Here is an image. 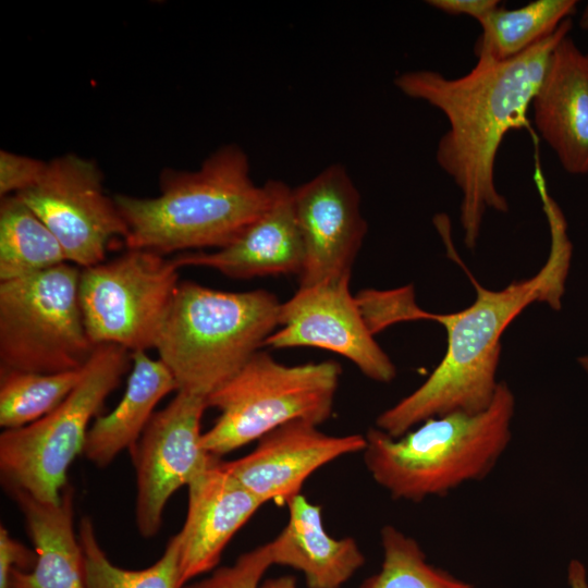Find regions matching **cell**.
<instances>
[{
  "instance_id": "d4e9b609",
  "label": "cell",
  "mask_w": 588,
  "mask_h": 588,
  "mask_svg": "<svg viewBox=\"0 0 588 588\" xmlns=\"http://www.w3.org/2000/svg\"><path fill=\"white\" fill-rule=\"evenodd\" d=\"M383 561L379 572L358 588H473L449 572L430 564L419 543L394 526L381 529Z\"/></svg>"
},
{
  "instance_id": "8fae6325",
  "label": "cell",
  "mask_w": 588,
  "mask_h": 588,
  "mask_svg": "<svg viewBox=\"0 0 588 588\" xmlns=\"http://www.w3.org/2000/svg\"><path fill=\"white\" fill-rule=\"evenodd\" d=\"M206 408L207 399L176 391L166 407L155 412L130 450L136 474L135 522L145 538L160 530L173 493L219 458L201 444L200 422Z\"/></svg>"
},
{
  "instance_id": "6da1fadb",
  "label": "cell",
  "mask_w": 588,
  "mask_h": 588,
  "mask_svg": "<svg viewBox=\"0 0 588 588\" xmlns=\"http://www.w3.org/2000/svg\"><path fill=\"white\" fill-rule=\"evenodd\" d=\"M571 28L572 21L566 19L552 35L504 61L478 58L461 77L418 70L394 79L404 95L428 102L448 119L449 130L438 143L436 160L461 192L460 223L469 249L477 244L486 210H509L494 183L499 147L509 131L527 124V110L551 54Z\"/></svg>"
},
{
  "instance_id": "836d02e7",
  "label": "cell",
  "mask_w": 588,
  "mask_h": 588,
  "mask_svg": "<svg viewBox=\"0 0 588 588\" xmlns=\"http://www.w3.org/2000/svg\"><path fill=\"white\" fill-rule=\"evenodd\" d=\"M581 24H584L586 27H588V7L584 14V17L581 19Z\"/></svg>"
},
{
  "instance_id": "ffe728a7",
  "label": "cell",
  "mask_w": 588,
  "mask_h": 588,
  "mask_svg": "<svg viewBox=\"0 0 588 588\" xmlns=\"http://www.w3.org/2000/svg\"><path fill=\"white\" fill-rule=\"evenodd\" d=\"M132 370L126 390L115 408L98 416L89 428L84 456L97 467L108 466L122 451L131 450L167 394L177 391L169 368L145 351L131 353Z\"/></svg>"
},
{
  "instance_id": "603a6c76",
  "label": "cell",
  "mask_w": 588,
  "mask_h": 588,
  "mask_svg": "<svg viewBox=\"0 0 588 588\" xmlns=\"http://www.w3.org/2000/svg\"><path fill=\"white\" fill-rule=\"evenodd\" d=\"M77 536L86 588H183L177 534L170 538L162 555L143 569L113 564L100 547L89 517L81 519Z\"/></svg>"
},
{
  "instance_id": "9a60e30c",
  "label": "cell",
  "mask_w": 588,
  "mask_h": 588,
  "mask_svg": "<svg viewBox=\"0 0 588 588\" xmlns=\"http://www.w3.org/2000/svg\"><path fill=\"white\" fill-rule=\"evenodd\" d=\"M270 199L262 213L232 243L213 252L184 253L173 261L181 268L215 269L234 279L301 274L304 249L296 222L293 188L267 181Z\"/></svg>"
},
{
  "instance_id": "5bb4252c",
  "label": "cell",
  "mask_w": 588,
  "mask_h": 588,
  "mask_svg": "<svg viewBox=\"0 0 588 588\" xmlns=\"http://www.w3.org/2000/svg\"><path fill=\"white\" fill-rule=\"evenodd\" d=\"M366 444V436H330L317 425L294 420L260 438L249 454L222 465L264 504H286L313 473L343 455L363 452Z\"/></svg>"
},
{
  "instance_id": "277c9868",
  "label": "cell",
  "mask_w": 588,
  "mask_h": 588,
  "mask_svg": "<svg viewBox=\"0 0 588 588\" xmlns=\"http://www.w3.org/2000/svg\"><path fill=\"white\" fill-rule=\"evenodd\" d=\"M514 413L515 396L500 381L482 412L432 417L399 438L371 428L363 451L366 467L393 499L443 497L490 474L510 444Z\"/></svg>"
},
{
  "instance_id": "83f0119b",
  "label": "cell",
  "mask_w": 588,
  "mask_h": 588,
  "mask_svg": "<svg viewBox=\"0 0 588 588\" xmlns=\"http://www.w3.org/2000/svg\"><path fill=\"white\" fill-rule=\"evenodd\" d=\"M47 162L8 150L0 151V195H16L33 186L44 174Z\"/></svg>"
},
{
  "instance_id": "f1b7e54d",
  "label": "cell",
  "mask_w": 588,
  "mask_h": 588,
  "mask_svg": "<svg viewBox=\"0 0 588 588\" xmlns=\"http://www.w3.org/2000/svg\"><path fill=\"white\" fill-rule=\"evenodd\" d=\"M36 551L29 550L12 538L5 527H0V588H9L12 569L30 571L36 563Z\"/></svg>"
},
{
  "instance_id": "9c48e42d",
  "label": "cell",
  "mask_w": 588,
  "mask_h": 588,
  "mask_svg": "<svg viewBox=\"0 0 588 588\" xmlns=\"http://www.w3.org/2000/svg\"><path fill=\"white\" fill-rule=\"evenodd\" d=\"M173 259L128 249L121 256L81 269L78 296L91 343L127 351L156 348L179 281Z\"/></svg>"
},
{
  "instance_id": "8992f818",
  "label": "cell",
  "mask_w": 588,
  "mask_h": 588,
  "mask_svg": "<svg viewBox=\"0 0 588 588\" xmlns=\"http://www.w3.org/2000/svg\"><path fill=\"white\" fill-rule=\"evenodd\" d=\"M341 373L334 360L289 366L258 351L207 397L220 415L203 433V448L219 457L290 421L319 426L332 413Z\"/></svg>"
},
{
  "instance_id": "52a82bcc",
  "label": "cell",
  "mask_w": 588,
  "mask_h": 588,
  "mask_svg": "<svg viewBox=\"0 0 588 588\" xmlns=\"http://www.w3.org/2000/svg\"><path fill=\"white\" fill-rule=\"evenodd\" d=\"M132 363L130 351L97 345L78 383L52 412L0 436V473L5 489H21L46 503H59L68 470L83 452L88 426Z\"/></svg>"
},
{
  "instance_id": "ac0fdd59",
  "label": "cell",
  "mask_w": 588,
  "mask_h": 588,
  "mask_svg": "<svg viewBox=\"0 0 588 588\" xmlns=\"http://www.w3.org/2000/svg\"><path fill=\"white\" fill-rule=\"evenodd\" d=\"M5 490L23 513L37 555L30 571H11L9 588H86L81 546L73 528V488L66 485L56 504L21 489Z\"/></svg>"
},
{
  "instance_id": "484cf974",
  "label": "cell",
  "mask_w": 588,
  "mask_h": 588,
  "mask_svg": "<svg viewBox=\"0 0 588 588\" xmlns=\"http://www.w3.org/2000/svg\"><path fill=\"white\" fill-rule=\"evenodd\" d=\"M355 298L373 335L395 322L416 320L419 309L412 286L392 291L364 290Z\"/></svg>"
},
{
  "instance_id": "d6986e66",
  "label": "cell",
  "mask_w": 588,
  "mask_h": 588,
  "mask_svg": "<svg viewBox=\"0 0 588 588\" xmlns=\"http://www.w3.org/2000/svg\"><path fill=\"white\" fill-rule=\"evenodd\" d=\"M286 505L287 524L268 542L273 565L302 572L308 588H341L365 564L356 540L331 537L323 527L321 507L302 493Z\"/></svg>"
},
{
  "instance_id": "1f68e13d",
  "label": "cell",
  "mask_w": 588,
  "mask_h": 588,
  "mask_svg": "<svg viewBox=\"0 0 588 588\" xmlns=\"http://www.w3.org/2000/svg\"><path fill=\"white\" fill-rule=\"evenodd\" d=\"M259 588H297V581L291 575L280 576L262 580Z\"/></svg>"
},
{
  "instance_id": "7c38bea8",
  "label": "cell",
  "mask_w": 588,
  "mask_h": 588,
  "mask_svg": "<svg viewBox=\"0 0 588 588\" xmlns=\"http://www.w3.org/2000/svg\"><path fill=\"white\" fill-rule=\"evenodd\" d=\"M350 279L298 287L281 303L279 327L265 345L328 350L351 360L369 379L389 383L396 368L368 329L351 294Z\"/></svg>"
},
{
  "instance_id": "30bf717a",
  "label": "cell",
  "mask_w": 588,
  "mask_h": 588,
  "mask_svg": "<svg viewBox=\"0 0 588 588\" xmlns=\"http://www.w3.org/2000/svg\"><path fill=\"white\" fill-rule=\"evenodd\" d=\"M102 181L95 161L68 154L47 162L38 182L15 195L54 234L68 261L81 269L102 262L110 241L127 234Z\"/></svg>"
},
{
  "instance_id": "2e32d148",
  "label": "cell",
  "mask_w": 588,
  "mask_h": 588,
  "mask_svg": "<svg viewBox=\"0 0 588 588\" xmlns=\"http://www.w3.org/2000/svg\"><path fill=\"white\" fill-rule=\"evenodd\" d=\"M187 488L186 519L177 532L183 587L217 567L233 536L264 505L219 458Z\"/></svg>"
},
{
  "instance_id": "e0dca14e",
  "label": "cell",
  "mask_w": 588,
  "mask_h": 588,
  "mask_svg": "<svg viewBox=\"0 0 588 588\" xmlns=\"http://www.w3.org/2000/svg\"><path fill=\"white\" fill-rule=\"evenodd\" d=\"M531 106L535 125L563 169L588 174V74L571 37L553 50Z\"/></svg>"
},
{
  "instance_id": "7402d4cb",
  "label": "cell",
  "mask_w": 588,
  "mask_h": 588,
  "mask_svg": "<svg viewBox=\"0 0 588 588\" xmlns=\"http://www.w3.org/2000/svg\"><path fill=\"white\" fill-rule=\"evenodd\" d=\"M574 0H537L513 10L497 8L478 22V58L504 61L552 35L575 11Z\"/></svg>"
},
{
  "instance_id": "44dd1931",
  "label": "cell",
  "mask_w": 588,
  "mask_h": 588,
  "mask_svg": "<svg viewBox=\"0 0 588 588\" xmlns=\"http://www.w3.org/2000/svg\"><path fill=\"white\" fill-rule=\"evenodd\" d=\"M69 262L48 226L15 195L0 203V282Z\"/></svg>"
},
{
  "instance_id": "cb8c5ba5",
  "label": "cell",
  "mask_w": 588,
  "mask_h": 588,
  "mask_svg": "<svg viewBox=\"0 0 588 588\" xmlns=\"http://www.w3.org/2000/svg\"><path fill=\"white\" fill-rule=\"evenodd\" d=\"M82 369L39 373L0 369V426L17 429L58 407L78 383Z\"/></svg>"
},
{
  "instance_id": "5b68a950",
  "label": "cell",
  "mask_w": 588,
  "mask_h": 588,
  "mask_svg": "<svg viewBox=\"0 0 588 588\" xmlns=\"http://www.w3.org/2000/svg\"><path fill=\"white\" fill-rule=\"evenodd\" d=\"M281 303L266 290L224 292L180 282L156 350L177 391L207 399L265 345Z\"/></svg>"
},
{
  "instance_id": "7a4b0ae2",
  "label": "cell",
  "mask_w": 588,
  "mask_h": 588,
  "mask_svg": "<svg viewBox=\"0 0 588 588\" xmlns=\"http://www.w3.org/2000/svg\"><path fill=\"white\" fill-rule=\"evenodd\" d=\"M542 209L551 245L546 264L534 277L497 291L483 287L470 277L476 298L467 308L450 314L421 309L419 319L433 320L445 328V354L421 385L377 417L378 429L399 438L429 418L454 412L476 414L491 404L500 382L497 370L505 328L532 303L561 308L572 244L558 204L548 201Z\"/></svg>"
},
{
  "instance_id": "3957f363",
  "label": "cell",
  "mask_w": 588,
  "mask_h": 588,
  "mask_svg": "<svg viewBox=\"0 0 588 588\" xmlns=\"http://www.w3.org/2000/svg\"><path fill=\"white\" fill-rule=\"evenodd\" d=\"M113 199L127 228L126 247L166 255L229 245L267 208L270 192L267 182L253 181L246 152L229 144L196 171L164 170L155 197Z\"/></svg>"
},
{
  "instance_id": "4dcf8cb0",
  "label": "cell",
  "mask_w": 588,
  "mask_h": 588,
  "mask_svg": "<svg viewBox=\"0 0 588 588\" xmlns=\"http://www.w3.org/2000/svg\"><path fill=\"white\" fill-rule=\"evenodd\" d=\"M569 588H588V577L585 565L578 560H572L567 567Z\"/></svg>"
},
{
  "instance_id": "d6a6232c",
  "label": "cell",
  "mask_w": 588,
  "mask_h": 588,
  "mask_svg": "<svg viewBox=\"0 0 588 588\" xmlns=\"http://www.w3.org/2000/svg\"><path fill=\"white\" fill-rule=\"evenodd\" d=\"M578 364L588 373V354L578 357Z\"/></svg>"
},
{
  "instance_id": "ba28073f",
  "label": "cell",
  "mask_w": 588,
  "mask_h": 588,
  "mask_svg": "<svg viewBox=\"0 0 588 588\" xmlns=\"http://www.w3.org/2000/svg\"><path fill=\"white\" fill-rule=\"evenodd\" d=\"M81 268L64 262L0 282V369L56 373L82 369L95 345L79 305Z\"/></svg>"
},
{
  "instance_id": "4fadbf2b",
  "label": "cell",
  "mask_w": 588,
  "mask_h": 588,
  "mask_svg": "<svg viewBox=\"0 0 588 588\" xmlns=\"http://www.w3.org/2000/svg\"><path fill=\"white\" fill-rule=\"evenodd\" d=\"M293 205L304 249L299 287L351 278L367 222L346 168L332 163L293 188Z\"/></svg>"
},
{
  "instance_id": "f546056e",
  "label": "cell",
  "mask_w": 588,
  "mask_h": 588,
  "mask_svg": "<svg viewBox=\"0 0 588 588\" xmlns=\"http://www.w3.org/2000/svg\"><path fill=\"white\" fill-rule=\"evenodd\" d=\"M427 3L449 14H465L477 21L499 8L497 0H429Z\"/></svg>"
},
{
  "instance_id": "4316f807",
  "label": "cell",
  "mask_w": 588,
  "mask_h": 588,
  "mask_svg": "<svg viewBox=\"0 0 588 588\" xmlns=\"http://www.w3.org/2000/svg\"><path fill=\"white\" fill-rule=\"evenodd\" d=\"M272 565L269 544L265 543L241 554L232 565L215 568L210 575L183 588H259Z\"/></svg>"
},
{
  "instance_id": "e575fe53",
  "label": "cell",
  "mask_w": 588,
  "mask_h": 588,
  "mask_svg": "<svg viewBox=\"0 0 588 588\" xmlns=\"http://www.w3.org/2000/svg\"><path fill=\"white\" fill-rule=\"evenodd\" d=\"M584 61H585V68H586V71H587V74H588V53H584Z\"/></svg>"
}]
</instances>
